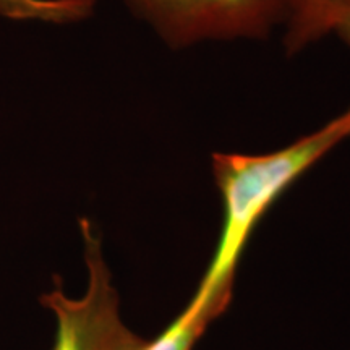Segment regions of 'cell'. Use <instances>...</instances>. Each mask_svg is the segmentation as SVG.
<instances>
[{"label": "cell", "mask_w": 350, "mask_h": 350, "mask_svg": "<svg viewBox=\"0 0 350 350\" xmlns=\"http://www.w3.org/2000/svg\"><path fill=\"white\" fill-rule=\"evenodd\" d=\"M350 138V107L321 129L266 154L214 152L213 175L222 200L216 250L195 295L226 312L235 273L253 230L292 183Z\"/></svg>", "instance_id": "obj_1"}, {"label": "cell", "mask_w": 350, "mask_h": 350, "mask_svg": "<svg viewBox=\"0 0 350 350\" xmlns=\"http://www.w3.org/2000/svg\"><path fill=\"white\" fill-rule=\"evenodd\" d=\"M86 288L80 297L65 292L59 278L39 295V304L54 318L49 350H131L142 336L125 325L120 295L104 255L99 232L90 221L80 222Z\"/></svg>", "instance_id": "obj_2"}, {"label": "cell", "mask_w": 350, "mask_h": 350, "mask_svg": "<svg viewBox=\"0 0 350 350\" xmlns=\"http://www.w3.org/2000/svg\"><path fill=\"white\" fill-rule=\"evenodd\" d=\"M172 47L209 39L265 38L284 23V0H126Z\"/></svg>", "instance_id": "obj_3"}, {"label": "cell", "mask_w": 350, "mask_h": 350, "mask_svg": "<svg viewBox=\"0 0 350 350\" xmlns=\"http://www.w3.org/2000/svg\"><path fill=\"white\" fill-rule=\"evenodd\" d=\"M286 34L284 44L288 54L305 49L350 15V0H284Z\"/></svg>", "instance_id": "obj_4"}, {"label": "cell", "mask_w": 350, "mask_h": 350, "mask_svg": "<svg viewBox=\"0 0 350 350\" xmlns=\"http://www.w3.org/2000/svg\"><path fill=\"white\" fill-rule=\"evenodd\" d=\"M217 317L211 306L193 295L161 334L152 339L139 338L131 350H193L203 332Z\"/></svg>", "instance_id": "obj_5"}, {"label": "cell", "mask_w": 350, "mask_h": 350, "mask_svg": "<svg viewBox=\"0 0 350 350\" xmlns=\"http://www.w3.org/2000/svg\"><path fill=\"white\" fill-rule=\"evenodd\" d=\"M96 3L98 0H0V16L65 25L90 16Z\"/></svg>", "instance_id": "obj_6"}, {"label": "cell", "mask_w": 350, "mask_h": 350, "mask_svg": "<svg viewBox=\"0 0 350 350\" xmlns=\"http://www.w3.org/2000/svg\"><path fill=\"white\" fill-rule=\"evenodd\" d=\"M334 33L338 34L340 41H342L345 46H347L350 49V15L345 16V18L340 21L338 26H336Z\"/></svg>", "instance_id": "obj_7"}]
</instances>
